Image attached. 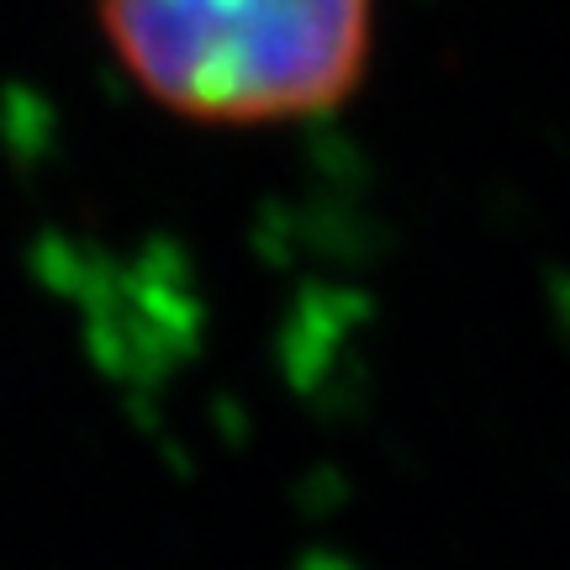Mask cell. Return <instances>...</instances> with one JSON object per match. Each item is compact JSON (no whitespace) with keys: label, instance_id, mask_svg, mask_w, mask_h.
<instances>
[{"label":"cell","instance_id":"1","mask_svg":"<svg viewBox=\"0 0 570 570\" xmlns=\"http://www.w3.org/2000/svg\"><path fill=\"white\" fill-rule=\"evenodd\" d=\"M106 48L169 117L306 122L365 85L381 0H96Z\"/></svg>","mask_w":570,"mask_h":570}]
</instances>
